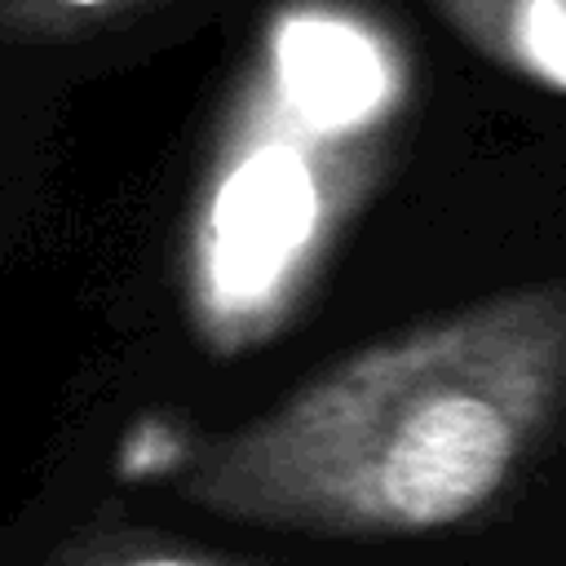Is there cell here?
Listing matches in <instances>:
<instances>
[{"mask_svg": "<svg viewBox=\"0 0 566 566\" xmlns=\"http://www.w3.org/2000/svg\"><path fill=\"white\" fill-rule=\"evenodd\" d=\"M44 566H274V562L226 557L208 544L168 535L159 526H137L115 509H102L93 522L71 531Z\"/></svg>", "mask_w": 566, "mask_h": 566, "instance_id": "obj_3", "label": "cell"}, {"mask_svg": "<svg viewBox=\"0 0 566 566\" xmlns=\"http://www.w3.org/2000/svg\"><path fill=\"white\" fill-rule=\"evenodd\" d=\"M495 66L566 93V0H429Z\"/></svg>", "mask_w": 566, "mask_h": 566, "instance_id": "obj_2", "label": "cell"}, {"mask_svg": "<svg viewBox=\"0 0 566 566\" xmlns=\"http://www.w3.org/2000/svg\"><path fill=\"white\" fill-rule=\"evenodd\" d=\"M133 4L142 0H0V35H18V40L84 35Z\"/></svg>", "mask_w": 566, "mask_h": 566, "instance_id": "obj_4", "label": "cell"}, {"mask_svg": "<svg viewBox=\"0 0 566 566\" xmlns=\"http://www.w3.org/2000/svg\"><path fill=\"white\" fill-rule=\"evenodd\" d=\"M566 407V283L363 345L203 438L177 491L292 535H429L478 517Z\"/></svg>", "mask_w": 566, "mask_h": 566, "instance_id": "obj_1", "label": "cell"}]
</instances>
